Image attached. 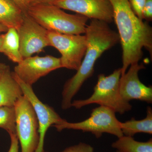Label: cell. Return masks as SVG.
Returning <instances> with one entry per match:
<instances>
[{"mask_svg":"<svg viewBox=\"0 0 152 152\" xmlns=\"http://www.w3.org/2000/svg\"><path fill=\"white\" fill-rule=\"evenodd\" d=\"M85 35L86 50L81 64L75 75L66 82L62 92L61 108L66 110L72 107L73 98L86 81L92 76L95 63L107 50L120 42L118 34L112 29L108 23L92 19L87 25Z\"/></svg>","mask_w":152,"mask_h":152,"instance_id":"6da1fadb","label":"cell"},{"mask_svg":"<svg viewBox=\"0 0 152 152\" xmlns=\"http://www.w3.org/2000/svg\"><path fill=\"white\" fill-rule=\"evenodd\" d=\"M116 152H120L119 151H117Z\"/></svg>","mask_w":152,"mask_h":152,"instance_id":"f1b7e54d","label":"cell"},{"mask_svg":"<svg viewBox=\"0 0 152 152\" xmlns=\"http://www.w3.org/2000/svg\"><path fill=\"white\" fill-rule=\"evenodd\" d=\"M1 53L11 61L17 64L23 59L20 52L19 36L15 28H8L3 34Z\"/></svg>","mask_w":152,"mask_h":152,"instance_id":"9a60e30c","label":"cell"},{"mask_svg":"<svg viewBox=\"0 0 152 152\" xmlns=\"http://www.w3.org/2000/svg\"><path fill=\"white\" fill-rule=\"evenodd\" d=\"M13 72L15 80L18 83L23 91V94L28 99L32 106L39 122V142L35 152H42L44 151L45 137L49 128L53 125L58 124L64 120L60 116L54 109L50 106L41 102L34 92L32 86L24 83Z\"/></svg>","mask_w":152,"mask_h":152,"instance_id":"9c48e42d","label":"cell"},{"mask_svg":"<svg viewBox=\"0 0 152 152\" xmlns=\"http://www.w3.org/2000/svg\"><path fill=\"white\" fill-rule=\"evenodd\" d=\"M10 68L9 66L5 64H4L0 61V75L4 72V71Z\"/></svg>","mask_w":152,"mask_h":152,"instance_id":"d4e9b609","label":"cell"},{"mask_svg":"<svg viewBox=\"0 0 152 152\" xmlns=\"http://www.w3.org/2000/svg\"><path fill=\"white\" fill-rule=\"evenodd\" d=\"M18 6L24 13H26L29 6L31 4L30 0H12Z\"/></svg>","mask_w":152,"mask_h":152,"instance_id":"603a6c76","label":"cell"},{"mask_svg":"<svg viewBox=\"0 0 152 152\" xmlns=\"http://www.w3.org/2000/svg\"><path fill=\"white\" fill-rule=\"evenodd\" d=\"M61 68L60 58L36 56L24 58L14 67L13 73L22 81L32 86L42 77Z\"/></svg>","mask_w":152,"mask_h":152,"instance_id":"30bf717a","label":"cell"},{"mask_svg":"<svg viewBox=\"0 0 152 152\" xmlns=\"http://www.w3.org/2000/svg\"><path fill=\"white\" fill-rule=\"evenodd\" d=\"M146 116L143 119L136 120L134 118L125 122H121V128L124 135L133 137L137 133L152 134V110L148 107Z\"/></svg>","mask_w":152,"mask_h":152,"instance_id":"2e32d148","label":"cell"},{"mask_svg":"<svg viewBox=\"0 0 152 152\" xmlns=\"http://www.w3.org/2000/svg\"><path fill=\"white\" fill-rule=\"evenodd\" d=\"M58 132L64 129L82 131L90 132L99 138L104 133L110 134L119 138L124 135L121 128V122L111 109L100 106L93 109L87 119L77 123L68 122L64 120L58 124L53 125Z\"/></svg>","mask_w":152,"mask_h":152,"instance_id":"5b68a950","label":"cell"},{"mask_svg":"<svg viewBox=\"0 0 152 152\" xmlns=\"http://www.w3.org/2000/svg\"><path fill=\"white\" fill-rule=\"evenodd\" d=\"M112 147L120 152H152V140L139 142L132 137L123 135L113 142Z\"/></svg>","mask_w":152,"mask_h":152,"instance_id":"e0dca14e","label":"cell"},{"mask_svg":"<svg viewBox=\"0 0 152 152\" xmlns=\"http://www.w3.org/2000/svg\"><path fill=\"white\" fill-rule=\"evenodd\" d=\"M57 0H30L31 4H50Z\"/></svg>","mask_w":152,"mask_h":152,"instance_id":"cb8c5ba5","label":"cell"},{"mask_svg":"<svg viewBox=\"0 0 152 152\" xmlns=\"http://www.w3.org/2000/svg\"><path fill=\"white\" fill-rule=\"evenodd\" d=\"M16 132L21 152H35L39 142V125L32 106L23 95L14 106Z\"/></svg>","mask_w":152,"mask_h":152,"instance_id":"8992f818","label":"cell"},{"mask_svg":"<svg viewBox=\"0 0 152 152\" xmlns=\"http://www.w3.org/2000/svg\"><path fill=\"white\" fill-rule=\"evenodd\" d=\"M3 34H0V53H1L2 45Z\"/></svg>","mask_w":152,"mask_h":152,"instance_id":"4316f807","label":"cell"},{"mask_svg":"<svg viewBox=\"0 0 152 152\" xmlns=\"http://www.w3.org/2000/svg\"><path fill=\"white\" fill-rule=\"evenodd\" d=\"M127 72L121 76L120 82V94L122 98L129 102L132 100L152 103V88L143 84L139 79V71L145 68L143 64L139 63L130 66Z\"/></svg>","mask_w":152,"mask_h":152,"instance_id":"7c38bea8","label":"cell"},{"mask_svg":"<svg viewBox=\"0 0 152 152\" xmlns=\"http://www.w3.org/2000/svg\"><path fill=\"white\" fill-rule=\"evenodd\" d=\"M23 95V91L10 68L0 75V107H14Z\"/></svg>","mask_w":152,"mask_h":152,"instance_id":"4fadbf2b","label":"cell"},{"mask_svg":"<svg viewBox=\"0 0 152 152\" xmlns=\"http://www.w3.org/2000/svg\"><path fill=\"white\" fill-rule=\"evenodd\" d=\"M121 75V68L115 70L108 76L100 74L91 96L86 99L74 101L72 102V107L80 109L85 106L96 104L121 115L129 111L132 106L129 102L124 100L120 94Z\"/></svg>","mask_w":152,"mask_h":152,"instance_id":"277c9868","label":"cell"},{"mask_svg":"<svg viewBox=\"0 0 152 152\" xmlns=\"http://www.w3.org/2000/svg\"><path fill=\"white\" fill-rule=\"evenodd\" d=\"M24 13L12 0H0V24L17 30Z\"/></svg>","mask_w":152,"mask_h":152,"instance_id":"5bb4252c","label":"cell"},{"mask_svg":"<svg viewBox=\"0 0 152 152\" xmlns=\"http://www.w3.org/2000/svg\"><path fill=\"white\" fill-rule=\"evenodd\" d=\"M62 9L88 18L110 23L113 21V10L108 0H57L50 3Z\"/></svg>","mask_w":152,"mask_h":152,"instance_id":"8fae6325","label":"cell"},{"mask_svg":"<svg viewBox=\"0 0 152 152\" xmlns=\"http://www.w3.org/2000/svg\"><path fill=\"white\" fill-rule=\"evenodd\" d=\"M7 30V28L2 25L0 24V34L2 33H5Z\"/></svg>","mask_w":152,"mask_h":152,"instance_id":"484cf974","label":"cell"},{"mask_svg":"<svg viewBox=\"0 0 152 152\" xmlns=\"http://www.w3.org/2000/svg\"><path fill=\"white\" fill-rule=\"evenodd\" d=\"M10 137L11 144L8 152H19V141L16 134L12 133L9 134Z\"/></svg>","mask_w":152,"mask_h":152,"instance_id":"7402d4cb","label":"cell"},{"mask_svg":"<svg viewBox=\"0 0 152 152\" xmlns=\"http://www.w3.org/2000/svg\"><path fill=\"white\" fill-rule=\"evenodd\" d=\"M48 37L50 46L55 48L61 53L62 68L77 70L86 50V36L48 31Z\"/></svg>","mask_w":152,"mask_h":152,"instance_id":"52a82bcc","label":"cell"},{"mask_svg":"<svg viewBox=\"0 0 152 152\" xmlns=\"http://www.w3.org/2000/svg\"><path fill=\"white\" fill-rule=\"evenodd\" d=\"M26 13L48 31L68 34H85L89 19L80 14L67 13L50 4H31Z\"/></svg>","mask_w":152,"mask_h":152,"instance_id":"3957f363","label":"cell"},{"mask_svg":"<svg viewBox=\"0 0 152 152\" xmlns=\"http://www.w3.org/2000/svg\"><path fill=\"white\" fill-rule=\"evenodd\" d=\"M147 0H129L132 10L139 19L143 20L142 12Z\"/></svg>","mask_w":152,"mask_h":152,"instance_id":"d6986e66","label":"cell"},{"mask_svg":"<svg viewBox=\"0 0 152 152\" xmlns=\"http://www.w3.org/2000/svg\"><path fill=\"white\" fill-rule=\"evenodd\" d=\"M60 152H94V149L89 144L80 142L77 145L68 147Z\"/></svg>","mask_w":152,"mask_h":152,"instance_id":"ffe728a7","label":"cell"},{"mask_svg":"<svg viewBox=\"0 0 152 152\" xmlns=\"http://www.w3.org/2000/svg\"><path fill=\"white\" fill-rule=\"evenodd\" d=\"M42 152H48L45 151V150H44V151H43Z\"/></svg>","mask_w":152,"mask_h":152,"instance_id":"83f0119b","label":"cell"},{"mask_svg":"<svg viewBox=\"0 0 152 152\" xmlns=\"http://www.w3.org/2000/svg\"><path fill=\"white\" fill-rule=\"evenodd\" d=\"M108 1L113 7V20L122 48V75L131 65L139 63L143 55V48L152 58V28L137 17L129 0Z\"/></svg>","mask_w":152,"mask_h":152,"instance_id":"7a4b0ae2","label":"cell"},{"mask_svg":"<svg viewBox=\"0 0 152 152\" xmlns=\"http://www.w3.org/2000/svg\"><path fill=\"white\" fill-rule=\"evenodd\" d=\"M20 51L23 58L32 56L35 53L43 51L50 46L48 31L39 24L26 13L18 28Z\"/></svg>","mask_w":152,"mask_h":152,"instance_id":"ba28073f","label":"cell"},{"mask_svg":"<svg viewBox=\"0 0 152 152\" xmlns=\"http://www.w3.org/2000/svg\"><path fill=\"white\" fill-rule=\"evenodd\" d=\"M0 128L5 130L9 134H16L14 107H0Z\"/></svg>","mask_w":152,"mask_h":152,"instance_id":"ac0fdd59","label":"cell"},{"mask_svg":"<svg viewBox=\"0 0 152 152\" xmlns=\"http://www.w3.org/2000/svg\"><path fill=\"white\" fill-rule=\"evenodd\" d=\"M143 20L147 21L152 20V0H147L142 12Z\"/></svg>","mask_w":152,"mask_h":152,"instance_id":"44dd1931","label":"cell"}]
</instances>
